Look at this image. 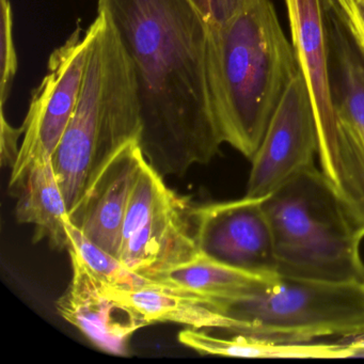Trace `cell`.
Segmentation results:
<instances>
[{
  "label": "cell",
  "instance_id": "2e32d148",
  "mask_svg": "<svg viewBox=\"0 0 364 364\" xmlns=\"http://www.w3.org/2000/svg\"><path fill=\"white\" fill-rule=\"evenodd\" d=\"M278 277L262 278L200 253L193 261L159 272L150 279L176 291L200 296L213 301H225L255 293Z\"/></svg>",
  "mask_w": 364,
  "mask_h": 364
},
{
  "label": "cell",
  "instance_id": "30bf717a",
  "mask_svg": "<svg viewBox=\"0 0 364 364\" xmlns=\"http://www.w3.org/2000/svg\"><path fill=\"white\" fill-rule=\"evenodd\" d=\"M193 208L186 197L169 189L146 216L123 234L119 259L149 279L193 261L200 255Z\"/></svg>",
  "mask_w": 364,
  "mask_h": 364
},
{
  "label": "cell",
  "instance_id": "7402d4cb",
  "mask_svg": "<svg viewBox=\"0 0 364 364\" xmlns=\"http://www.w3.org/2000/svg\"><path fill=\"white\" fill-rule=\"evenodd\" d=\"M348 343L353 348V358H364V334L355 336Z\"/></svg>",
  "mask_w": 364,
  "mask_h": 364
},
{
  "label": "cell",
  "instance_id": "52a82bcc",
  "mask_svg": "<svg viewBox=\"0 0 364 364\" xmlns=\"http://www.w3.org/2000/svg\"><path fill=\"white\" fill-rule=\"evenodd\" d=\"M90 29L82 36L80 27L48 59V74L33 90L23 127L24 135L9 188L16 193L35 164L52 159L77 105L84 80Z\"/></svg>",
  "mask_w": 364,
  "mask_h": 364
},
{
  "label": "cell",
  "instance_id": "6da1fadb",
  "mask_svg": "<svg viewBox=\"0 0 364 364\" xmlns=\"http://www.w3.org/2000/svg\"><path fill=\"white\" fill-rule=\"evenodd\" d=\"M133 63L146 161L163 176L210 163L223 144L208 76V25L191 0H99Z\"/></svg>",
  "mask_w": 364,
  "mask_h": 364
},
{
  "label": "cell",
  "instance_id": "8fae6325",
  "mask_svg": "<svg viewBox=\"0 0 364 364\" xmlns=\"http://www.w3.org/2000/svg\"><path fill=\"white\" fill-rule=\"evenodd\" d=\"M72 280L56 304L59 314L95 346L117 355H127L134 332L149 325L135 310L112 297L106 284L70 246Z\"/></svg>",
  "mask_w": 364,
  "mask_h": 364
},
{
  "label": "cell",
  "instance_id": "3957f363",
  "mask_svg": "<svg viewBox=\"0 0 364 364\" xmlns=\"http://www.w3.org/2000/svg\"><path fill=\"white\" fill-rule=\"evenodd\" d=\"M77 105L52 157L71 212L103 166L139 140L142 123L133 63L110 18L97 10Z\"/></svg>",
  "mask_w": 364,
  "mask_h": 364
},
{
  "label": "cell",
  "instance_id": "e0dca14e",
  "mask_svg": "<svg viewBox=\"0 0 364 364\" xmlns=\"http://www.w3.org/2000/svg\"><path fill=\"white\" fill-rule=\"evenodd\" d=\"M67 231L70 246L82 255L89 269L105 284L125 291H136L159 284L156 281L129 269L119 257L110 255L89 240L70 220L67 223Z\"/></svg>",
  "mask_w": 364,
  "mask_h": 364
},
{
  "label": "cell",
  "instance_id": "7c38bea8",
  "mask_svg": "<svg viewBox=\"0 0 364 364\" xmlns=\"http://www.w3.org/2000/svg\"><path fill=\"white\" fill-rule=\"evenodd\" d=\"M146 161L139 140L121 148L89 185L69 220L89 240L120 257L123 225L129 196Z\"/></svg>",
  "mask_w": 364,
  "mask_h": 364
},
{
  "label": "cell",
  "instance_id": "ac0fdd59",
  "mask_svg": "<svg viewBox=\"0 0 364 364\" xmlns=\"http://www.w3.org/2000/svg\"><path fill=\"white\" fill-rule=\"evenodd\" d=\"M0 104L9 99L18 72V55L14 40V16L10 0H0Z\"/></svg>",
  "mask_w": 364,
  "mask_h": 364
},
{
  "label": "cell",
  "instance_id": "4fadbf2b",
  "mask_svg": "<svg viewBox=\"0 0 364 364\" xmlns=\"http://www.w3.org/2000/svg\"><path fill=\"white\" fill-rule=\"evenodd\" d=\"M108 293L131 306L148 323H176L195 329L218 328L237 333L240 323L221 312L213 300L183 293L156 284L136 291L114 289L106 284Z\"/></svg>",
  "mask_w": 364,
  "mask_h": 364
},
{
  "label": "cell",
  "instance_id": "9c48e42d",
  "mask_svg": "<svg viewBox=\"0 0 364 364\" xmlns=\"http://www.w3.org/2000/svg\"><path fill=\"white\" fill-rule=\"evenodd\" d=\"M317 132L314 112L301 73L287 87L253 155L248 198L274 193L302 170L314 165Z\"/></svg>",
  "mask_w": 364,
  "mask_h": 364
},
{
  "label": "cell",
  "instance_id": "9a60e30c",
  "mask_svg": "<svg viewBox=\"0 0 364 364\" xmlns=\"http://www.w3.org/2000/svg\"><path fill=\"white\" fill-rule=\"evenodd\" d=\"M16 219L35 225L33 242L48 240L56 250L69 249L67 203L59 186L52 159L33 166L16 191Z\"/></svg>",
  "mask_w": 364,
  "mask_h": 364
},
{
  "label": "cell",
  "instance_id": "277c9868",
  "mask_svg": "<svg viewBox=\"0 0 364 364\" xmlns=\"http://www.w3.org/2000/svg\"><path fill=\"white\" fill-rule=\"evenodd\" d=\"M279 276L364 283L362 236L314 165L265 197Z\"/></svg>",
  "mask_w": 364,
  "mask_h": 364
},
{
  "label": "cell",
  "instance_id": "ffe728a7",
  "mask_svg": "<svg viewBox=\"0 0 364 364\" xmlns=\"http://www.w3.org/2000/svg\"><path fill=\"white\" fill-rule=\"evenodd\" d=\"M340 16L364 59V0H325Z\"/></svg>",
  "mask_w": 364,
  "mask_h": 364
},
{
  "label": "cell",
  "instance_id": "d6986e66",
  "mask_svg": "<svg viewBox=\"0 0 364 364\" xmlns=\"http://www.w3.org/2000/svg\"><path fill=\"white\" fill-rule=\"evenodd\" d=\"M255 1L257 0H191L210 27L225 24Z\"/></svg>",
  "mask_w": 364,
  "mask_h": 364
},
{
  "label": "cell",
  "instance_id": "5b68a950",
  "mask_svg": "<svg viewBox=\"0 0 364 364\" xmlns=\"http://www.w3.org/2000/svg\"><path fill=\"white\" fill-rule=\"evenodd\" d=\"M215 304L240 323L237 333L291 342L364 334V283L279 276L255 293Z\"/></svg>",
  "mask_w": 364,
  "mask_h": 364
},
{
  "label": "cell",
  "instance_id": "ba28073f",
  "mask_svg": "<svg viewBox=\"0 0 364 364\" xmlns=\"http://www.w3.org/2000/svg\"><path fill=\"white\" fill-rule=\"evenodd\" d=\"M264 199L245 197L193 208L200 253L262 278L278 277L274 236Z\"/></svg>",
  "mask_w": 364,
  "mask_h": 364
},
{
  "label": "cell",
  "instance_id": "5bb4252c",
  "mask_svg": "<svg viewBox=\"0 0 364 364\" xmlns=\"http://www.w3.org/2000/svg\"><path fill=\"white\" fill-rule=\"evenodd\" d=\"M178 341L200 355L250 359H349L353 348L346 343L291 342L250 334L217 338L195 328L183 330Z\"/></svg>",
  "mask_w": 364,
  "mask_h": 364
},
{
  "label": "cell",
  "instance_id": "44dd1931",
  "mask_svg": "<svg viewBox=\"0 0 364 364\" xmlns=\"http://www.w3.org/2000/svg\"><path fill=\"white\" fill-rule=\"evenodd\" d=\"M0 114V159L4 167H10L12 169L20 152L18 140L24 135V127L23 125L20 129L12 127L6 119L4 107H1Z\"/></svg>",
  "mask_w": 364,
  "mask_h": 364
},
{
  "label": "cell",
  "instance_id": "8992f818",
  "mask_svg": "<svg viewBox=\"0 0 364 364\" xmlns=\"http://www.w3.org/2000/svg\"><path fill=\"white\" fill-rule=\"evenodd\" d=\"M336 129L317 149L321 170L364 237V59L344 23L323 1Z\"/></svg>",
  "mask_w": 364,
  "mask_h": 364
},
{
  "label": "cell",
  "instance_id": "7a4b0ae2",
  "mask_svg": "<svg viewBox=\"0 0 364 364\" xmlns=\"http://www.w3.org/2000/svg\"><path fill=\"white\" fill-rule=\"evenodd\" d=\"M205 63L221 140L251 159L300 72L272 0H257L225 24L208 26Z\"/></svg>",
  "mask_w": 364,
  "mask_h": 364
}]
</instances>
